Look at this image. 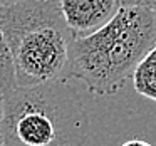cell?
Segmentation results:
<instances>
[{"instance_id":"6da1fadb","label":"cell","mask_w":156,"mask_h":146,"mask_svg":"<svg viewBox=\"0 0 156 146\" xmlns=\"http://www.w3.org/2000/svg\"><path fill=\"white\" fill-rule=\"evenodd\" d=\"M156 45V12L121 7L99 30L74 37L69 47L67 81L79 79L96 96L124 87L144 54Z\"/></svg>"},{"instance_id":"7a4b0ae2","label":"cell","mask_w":156,"mask_h":146,"mask_svg":"<svg viewBox=\"0 0 156 146\" xmlns=\"http://www.w3.org/2000/svg\"><path fill=\"white\" fill-rule=\"evenodd\" d=\"M87 126L84 102L64 79L2 92V134L7 146H84Z\"/></svg>"},{"instance_id":"3957f363","label":"cell","mask_w":156,"mask_h":146,"mask_svg":"<svg viewBox=\"0 0 156 146\" xmlns=\"http://www.w3.org/2000/svg\"><path fill=\"white\" fill-rule=\"evenodd\" d=\"M0 30L10 51L17 86L67 81L74 39L59 0H22L0 7Z\"/></svg>"},{"instance_id":"277c9868","label":"cell","mask_w":156,"mask_h":146,"mask_svg":"<svg viewBox=\"0 0 156 146\" xmlns=\"http://www.w3.org/2000/svg\"><path fill=\"white\" fill-rule=\"evenodd\" d=\"M62 17L74 37H86L106 25L118 9V0H59Z\"/></svg>"},{"instance_id":"5b68a950","label":"cell","mask_w":156,"mask_h":146,"mask_svg":"<svg viewBox=\"0 0 156 146\" xmlns=\"http://www.w3.org/2000/svg\"><path fill=\"white\" fill-rule=\"evenodd\" d=\"M131 79L138 94L156 102V45L139 61Z\"/></svg>"},{"instance_id":"8992f818","label":"cell","mask_w":156,"mask_h":146,"mask_svg":"<svg viewBox=\"0 0 156 146\" xmlns=\"http://www.w3.org/2000/svg\"><path fill=\"white\" fill-rule=\"evenodd\" d=\"M17 86L14 74V64H12L10 51L5 44L4 34L0 30V92H7Z\"/></svg>"},{"instance_id":"52a82bcc","label":"cell","mask_w":156,"mask_h":146,"mask_svg":"<svg viewBox=\"0 0 156 146\" xmlns=\"http://www.w3.org/2000/svg\"><path fill=\"white\" fill-rule=\"evenodd\" d=\"M118 2L119 5H124V7H139L156 12V0H118Z\"/></svg>"},{"instance_id":"ba28073f","label":"cell","mask_w":156,"mask_h":146,"mask_svg":"<svg viewBox=\"0 0 156 146\" xmlns=\"http://www.w3.org/2000/svg\"><path fill=\"white\" fill-rule=\"evenodd\" d=\"M121 146H153L151 143L144 141V139H139V138H133V139H128L124 141Z\"/></svg>"},{"instance_id":"9c48e42d","label":"cell","mask_w":156,"mask_h":146,"mask_svg":"<svg viewBox=\"0 0 156 146\" xmlns=\"http://www.w3.org/2000/svg\"><path fill=\"white\" fill-rule=\"evenodd\" d=\"M4 144V134H2V92H0V146Z\"/></svg>"},{"instance_id":"30bf717a","label":"cell","mask_w":156,"mask_h":146,"mask_svg":"<svg viewBox=\"0 0 156 146\" xmlns=\"http://www.w3.org/2000/svg\"><path fill=\"white\" fill-rule=\"evenodd\" d=\"M17 2H22V0H0V7H4V5H12V4H17Z\"/></svg>"},{"instance_id":"8fae6325","label":"cell","mask_w":156,"mask_h":146,"mask_svg":"<svg viewBox=\"0 0 156 146\" xmlns=\"http://www.w3.org/2000/svg\"><path fill=\"white\" fill-rule=\"evenodd\" d=\"M2 146H7V144H2Z\"/></svg>"}]
</instances>
